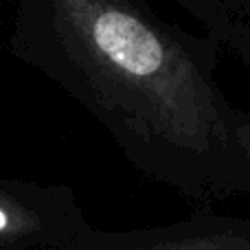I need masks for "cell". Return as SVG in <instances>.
<instances>
[{
	"label": "cell",
	"instance_id": "obj_1",
	"mask_svg": "<svg viewBox=\"0 0 250 250\" xmlns=\"http://www.w3.org/2000/svg\"><path fill=\"white\" fill-rule=\"evenodd\" d=\"M24 48L143 176L200 200L250 191L211 35L147 0H29Z\"/></svg>",
	"mask_w": 250,
	"mask_h": 250
},
{
	"label": "cell",
	"instance_id": "obj_2",
	"mask_svg": "<svg viewBox=\"0 0 250 250\" xmlns=\"http://www.w3.org/2000/svg\"><path fill=\"white\" fill-rule=\"evenodd\" d=\"M185 13H189L207 35H211L222 51L250 66V26H246L224 0H173Z\"/></svg>",
	"mask_w": 250,
	"mask_h": 250
},
{
	"label": "cell",
	"instance_id": "obj_3",
	"mask_svg": "<svg viewBox=\"0 0 250 250\" xmlns=\"http://www.w3.org/2000/svg\"><path fill=\"white\" fill-rule=\"evenodd\" d=\"M237 147L250 176V110H242L237 121Z\"/></svg>",
	"mask_w": 250,
	"mask_h": 250
},
{
	"label": "cell",
	"instance_id": "obj_4",
	"mask_svg": "<svg viewBox=\"0 0 250 250\" xmlns=\"http://www.w3.org/2000/svg\"><path fill=\"white\" fill-rule=\"evenodd\" d=\"M229 4V9L244 22L246 26H250V0H224Z\"/></svg>",
	"mask_w": 250,
	"mask_h": 250
}]
</instances>
